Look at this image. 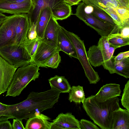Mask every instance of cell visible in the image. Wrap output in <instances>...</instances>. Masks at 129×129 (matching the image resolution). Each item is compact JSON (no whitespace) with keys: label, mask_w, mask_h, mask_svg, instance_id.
<instances>
[{"label":"cell","mask_w":129,"mask_h":129,"mask_svg":"<svg viewBox=\"0 0 129 129\" xmlns=\"http://www.w3.org/2000/svg\"><path fill=\"white\" fill-rule=\"evenodd\" d=\"M69 93V100L70 102L83 104L86 99L83 87L80 85L72 86Z\"/></svg>","instance_id":"d4e9b609"},{"label":"cell","mask_w":129,"mask_h":129,"mask_svg":"<svg viewBox=\"0 0 129 129\" xmlns=\"http://www.w3.org/2000/svg\"><path fill=\"white\" fill-rule=\"evenodd\" d=\"M0 55L16 68L30 63V61L23 56L22 46L13 44L0 49Z\"/></svg>","instance_id":"ba28073f"},{"label":"cell","mask_w":129,"mask_h":129,"mask_svg":"<svg viewBox=\"0 0 129 129\" xmlns=\"http://www.w3.org/2000/svg\"><path fill=\"white\" fill-rule=\"evenodd\" d=\"M50 129H81L80 121L71 113H61L50 122Z\"/></svg>","instance_id":"8fae6325"},{"label":"cell","mask_w":129,"mask_h":129,"mask_svg":"<svg viewBox=\"0 0 129 129\" xmlns=\"http://www.w3.org/2000/svg\"><path fill=\"white\" fill-rule=\"evenodd\" d=\"M51 88L61 93H69L71 87L64 76L55 75L48 80Z\"/></svg>","instance_id":"7402d4cb"},{"label":"cell","mask_w":129,"mask_h":129,"mask_svg":"<svg viewBox=\"0 0 129 129\" xmlns=\"http://www.w3.org/2000/svg\"><path fill=\"white\" fill-rule=\"evenodd\" d=\"M125 6L129 8V0H118Z\"/></svg>","instance_id":"f35d334b"},{"label":"cell","mask_w":129,"mask_h":129,"mask_svg":"<svg viewBox=\"0 0 129 129\" xmlns=\"http://www.w3.org/2000/svg\"><path fill=\"white\" fill-rule=\"evenodd\" d=\"M60 93L52 88L42 92L32 91L22 102L9 105L8 115L11 118L22 120L39 115L52 108L58 102Z\"/></svg>","instance_id":"6da1fadb"},{"label":"cell","mask_w":129,"mask_h":129,"mask_svg":"<svg viewBox=\"0 0 129 129\" xmlns=\"http://www.w3.org/2000/svg\"><path fill=\"white\" fill-rule=\"evenodd\" d=\"M20 14L7 16L0 26V49L14 44L15 27Z\"/></svg>","instance_id":"52a82bcc"},{"label":"cell","mask_w":129,"mask_h":129,"mask_svg":"<svg viewBox=\"0 0 129 129\" xmlns=\"http://www.w3.org/2000/svg\"><path fill=\"white\" fill-rule=\"evenodd\" d=\"M117 97L100 102L94 95L86 98L82 107L87 115L102 129H111L113 112L120 108Z\"/></svg>","instance_id":"7a4b0ae2"},{"label":"cell","mask_w":129,"mask_h":129,"mask_svg":"<svg viewBox=\"0 0 129 129\" xmlns=\"http://www.w3.org/2000/svg\"><path fill=\"white\" fill-rule=\"evenodd\" d=\"M29 25L27 14H20L15 27L14 44L19 46L21 45L26 37Z\"/></svg>","instance_id":"2e32d148"},{"label":"cell","mask_w":129,"mask_h":129,"mask_svg":"<svg viewBox=\"0 0 129 129\" xmlns=\"http://www.w3.org/2000/svg\"><path fill=\"white\" fill-rule=\"evenodd\" d=\"M129 57V51L121 52L116 56H114V62L121 61L125 58Z\"/></svg>","instance_id":"e575fe53"},{"label":"cell","mask_w":129,"mask_h":129,"mask_svg":"<svg viewBox=\"0 0 129 129\" xmlns=\"http://www.w3.org/2000/svg\"><path fill=\"white\" fill-rule=\"evenodd\" d=\"M116 49L110 45L107 36H101L98 45L90 46L87 52L90 64L94 67L102 65L111 58Z\"/></svg>","instance_id":"5b68a950"},{"label":"cell","mask_w":129,"mask_h":129,"mask_svg":"<svg viewBox=\"0 0 129 129\" xmlns=\"http://www.w3.org/2000/svg\"><path fill=\"white\" fill-rule=\"evenodd\" d=\"M67 3L71 6L74 5H76L80 3L82 1L81 0H66Z\"/></svg>","instance_id":"74e56055"},{"label":"cell","mask_w":129,"mask_h":129,"mask_svg":"<svg viewBox=\"0 0 129 129\" xmlns=\"http://www.w3.org/2000/svg\"><path fill=\"white\" fill-rule=\"evenodd\" d=\"M9 109V105L0 102V121L11 118L8 115Z\"/></svg>","instance_id":"1f68e13d"},{"label":"cell","mask_w":129,"mask_h":129,"mask_svg":"<svg viewBox=\"0 0 129 129\" xmlns=\"http://www.w3.org/2000/svg\"><path fill=\"white\" fill-rule=\"evenodd\" d=\"M89 8L86 12L90 14L98 19L104 22L116 25L111 17L104 11L93 8L91 6H90Z\"/></svg>","instance_id":"4316f807"},{"label":"cell","mask_w":129,"mask_h":129,"mask_svg":"<svg viewBox=\"0 0 129 129\" xmlns=\"http://www.w3.org/2000/svg\"><path fill=\"white\" fill-rule=\"evenodd\" d=\"M0 129H13L12 124L8 120L0 121Z\"/></svg>","instance_id":"8d00e7d4"},{"label":"cell","mask_w":129,"mask_h":129,"mask_svg":"<svg viewBox=\"0 0 129 129\" xmlns=\"http://www.w3.org/2000/svg\"><path fill=\"white\" fill-rule=\"evenodd\" d=\"M32 5L29 12L27 14L29 25H36L38 16L40 10L46 7L52 10L59 7L65 2L66 0H31Z\"/></svg>","instance_id":"30bf717a"},{"label":"cell","mask_w":129,"mask_h":129,"mask_svg":"<svg viewBox=\"0 0 129 129\" xmlns=\"http://www.w3.org/2000/svg\"><path fill=\"white\" fill-rule=\"evenodd\" d=\"M52 11V16L56 20L66 19L72 14L71 6L66 2Z\"/></svg>","instance_id":"cb8c5ba5"},{"label":"cell","mask_w":129,"mask_h":129,"mask_svg":"<svg viewBox=\"0 0 129 129\" xmlns=\"http://www.w3.org/2000/svg\"><path fill=\"white\" fill-rule=\"evenodd\" d=\"M17 69L0 55V95L7 90Z\"/></svg>","instance_id":"7c38bea8"},{"label":"cell","mask_w":129,"mask_h":129,"mask_svg":"<svg viewBox=\"0 0 129 129\" xmlns=\"http://www.w3.org/2000/svg\"><path fill=\"white\" fill-rule=\"evenodd\" d=\"M26 0H0V1H6L13 3H20Z\"/></svg>","instance_id":"ab89813d"},{"label":"cell","mask_w":129,"mask_h":129,"mask_svg":"<svg viewBox=\"0 0 129 129\" xmlns=\"http://www.w3.org/2000/svg\"><path fill=\"white\" fill-rule=\"evenodd\" d=\"M111 129H129V110L120 107L113 112Z\"/></svg>","instance_id":"ac0fdd59"},{"label":"cell","mask_w":129,"mask_h":129,"mask_svg":"<svg viewBox=\"0 0 129 129\" xmlns=\"http://www.w3.org/2000/svg\"><path fill=\"white\" fill-rule=\"evenodd\" d=\"M115 10L119 17L124 24L129 23V8L125 7L116 8Z\"/></svg>","instance_id":"f546056e"},{"label":"cell","mask_w":129,"mask_h":129,"mask_svg":"<svg viewBox=\"0 0 129 129\" xmlns=\"http://www.w3.org/2000/svg\"><path fill=\"white\" fill-rule=\"evenodd\" d=\"M107 37L110 45L116 48L129 45V38H123L112 33Z\"/></svg>","instance_id":"83f0119b"},{"label":"cell","mask_w":129,"mask_h":129,"mask_svg":"<svg viewBox=\"0 0 129 129\" xmlns=\"http://www.w3.org/2000/svg\"><path fill=\"white\" fill-rule=\"evenodd\" d=\"M50 119L42 113L30 117L26 123L25 129H50Z\"/></svg>","instance_id":"ffe728a7"},{"label":"cell","mask_w":129,"mask_h":129,"mask_svg":"<svg viewBox=\"0 0 129 129\" xmlns=\"http://www.w3.org/2000/svg\"><path fill=\"white\" fill-rule=\"evenodd\" d=\"M59 52V51H57L55 52L45 61L43 65V67H49L52 69L57 68L61 60Z\"/></svg>","instance_id":"f1b7e54d"},{"label":"cell","mask_w":129,"mask_h":129,"mask_svg":"<svg viewBox=\"0 0 129 129\" xmlns=\"http://www.w3.org/2000/svg\"><path fill=\"white\" fill-rule=\"evenodd\" d=\"M31 5V0H26L20 3L0 1V12L13 14H28Z\"/></svg>","instance_id":"4fadbf2b"},{"label":"cell","mask_w":129,"mask_h":129,"mask_svg":"<svg viewBox=\"0 0 129 129\" xmlns=\"http://www.w3.org/2000/svg\"><path fill=\"white\" fill-rule=\"evenodd\" d=\"M52 16V9L50 7H46L40 10L36 24L38 38L41 39L43 38L45 28Z\"/></svg>","instance_id":"d6986e66"},{"label":"cell","mask_w":129,"mask_h":129,"mask_svg":"<svg viewBox=\"0 0 129 129\" xmlns=\"http://www.w3.org/2000/svg\"><path fill=\"white\" fill-rule=\"evenodd\" d=\"M57 20L52 15L45 28L43 38L57 45L58 35L61 26Z\"/></svg>","instance_id":"44dd1931"},{"label":"cell","mask_w":129,"mask_h":129,"mask_svg":"<svg viewBox=\"0 0 129 129\" xmlns=\"http://www.w3.org/2000/svg\"><path fill=\"white\" fill-rule=\"evenodd\" d=\"M121 92L119 84H107L103 85L94 96L97 101L103 102L120 96Z\"/></svg>","instance_id":"9a60e30c"},{"label":"cell","mask_w":129,"mask_h":129,"mask_svg":"<svg viewBox=\"0 0 129 129\" xmlns=\"http://www.w3.org/2000/svg\"><path fill=\"white\" fill-rule=\"evenodd\" d=\"M122 105L129 110V80L125 85L121 100Z\"/></svg>","instance_id":"4dcf8cb0"},{"label":"cell","mask_w":129,"mask_h":129,"mask_svg":"<svg viewBox=\"0 0 129 129\" xmlns=\"http://www.w3.org/2000/svg\"><path fill=\"white\" fill-rule=\"evenodd\" d=\"M41 39L38 38L32 40H25L21 45L24 57L30 61L32 59Z\"/></svg>","instance_id":"603a6c76"},{"label":"cell","mask_w":129,"mask_h":129,"mask_svg":"<svg viewBox=\"0 0 129 129\" xmlns=\"http://www.w3.org/2000/svg\"><path fill=\"white\" fill-rule=\"evenodd\" d=\"M12 125L13 129H25L22 123V120L14 119Z\"/></svg>","instance_id":"d590c367"},{"label":"cell","mask_w":129,"mask_h":129,"mask_svg":"<svg viewBox=\"0 0 129 129\" xmlns=\"http://www.w3.org/2000/svg\"><path fill=\"white\" fill-rule=\"evenodd\" d=\"M86 5L83 2L79 3L74 14L87 25L95 30L101 36H108L115 26L114 25L104 22L90 13L85 12Z\"/></svg>","instance_id":"8992f818"},{"label":"cell","mask_w":129,"mask_h":129,"mask_svg":"<svg viewBox=\"0 0 129 129\" xmlns=\"http://www.w3.org/2000/svg\"><path fill=\"white\" fill-rule=\"evenodd\" d=\"M81 129H99L94 123L84 119H81L80 121Z\"/></svg>","instance_id":"836d02e7"},{"label":"cell","mask_w":129,"mask_h":129,"mask_svg":"<svg viewBox=\"0 0 129 129\" xmlns=\"http://www.w3.org/2000/svg\"><path fill=\"white\" fill-rule=\"evenodd\" d=\"M39 68L33 63L18 68L8 88L6 96L19 95L31 81L39 78Z\"/></svg>","instance_id":"3957f363"},{"label":"cell","mask_w":129,"mask_h":129,"mask_svg":"<svg viewBox=\"0 0 129 129\" xmlns=\"http://www.w3.org/2000/svg\"><path fill=\"white\" fill-rule=\"evenodd\" d=\"M86 5L102 10L111 16L116 13L115 9L125 7L118 0H81Z\"/></svg>","instance_id":"5bb4252c"},{"label":"cell","mask_w":129,"mask_h":129,"mask_svg":"<svg viewBox=\"0 0 129 129\" xmlns=\"http://www.w3.org/2000/svg\"><path fill=\"white\" fill-rule=\"evenodd\" d=\"M4 19H0V26L2 24V23H3V21L4 20Z\"/></svg>","instance_id":"b9f144b4"},{"label":"cell","mask_w":129,"mask_h":129,"mask_svg":"<svg viewBox=\"0 0 129 129\" xmlns=\"http://www.w3.org/2000/svg\"><path fill=\"white\" fill-rule=\"evenodd\" d=\"M114 63L116 73L126 79L129 78V57L121 61H114Z\"/></svg>","instance_id":"484cf974"},{"label":"cell","mask_w":129,"mask_h":129,"mask_svg":"<svg viewBox=\"0 0 129 129\" xmlns=\"http://www.w3.org/2000/svg\"><path fill=\"white\" fill-rule=\"evenodd\" d=\"M57 51H60L57 45L44 39H41L30 63L43 67L44 63Z\"/></svg>","instance_id":"9c48e42d"},{"label":"cell","mask_w":129,"mask_h":129,"mask_svg":"<svg viewBox=\"0 0 129 129\" xmlns=\"http://www.w3.org/2000/svg\"><path fill=\"white\" fill-rule=\"evenodd\" d=\"M64 30L75 49L77 59L81 63L89 83L96 84L100 80V78L88 60L83 41L74 33L67 30L64 28Z\"/></svg>","instance_id":"277c9868"},{"label":"cell","mask_w":129,"mask_h":129,"mask_svg":"<svg viewBox=\"0 0 129 129\" xmlns=\"http://www.w3.org/2000/svg\"><path fill=\"white\" fill-rule=\"evenodd\" d=\"M64 27L60 26L57 40V45L60 51H62L69 56L77 59L75 49L66 34Z\"/></svg>","instance_id":"e0dca14e"},{"label":"cell","mask_w":129,"mask_h":129,"mask_svg":"<svg viewBox=\"0 0 129 129\" xmlns=\"http://www.w3.org/2000/svg\"><path fill=\"white\" fill-rule=\"evenodd\" d=\"M7 16L0 12V19H5L6 18Z\"/></svg>","instance_id":"60d3db41"},{"label":"cell","mask_w":129,"mask_h":129,"mask_svg":"<svg viewBox=\"0 0 129 129\" xmlns=\"http://www.w3.org/2000/svg\"><path fill=\"white\" fill-rule=\"evenodd\" d=\"M38 38L36 31V25L33 24L29 25L26 37L25 40H32Z\"/></svg>","instance_id":"d6a6232c"}]
</instances>
